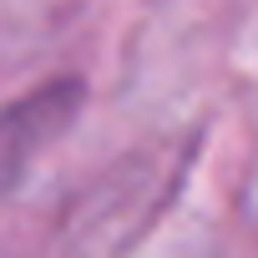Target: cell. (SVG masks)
I'll return each mask as SVG.
<instances>
[{
	"instance_id": "obj_1",
	"label": "cell",
	"mask_w": 258,
	"mask_h": 258,
	"mask_svg": "<svg viewBox=\"0 0 258 258\" xmlns=\"http://www.w3.org/2000/svg\"><path fill=\"white\" fill-rule=\"evenodd\" d=\"M76 106H81L76 81H46L0 111V182H11L51 137H61L76 116Z\"/></svg>"
}]
</instances>
